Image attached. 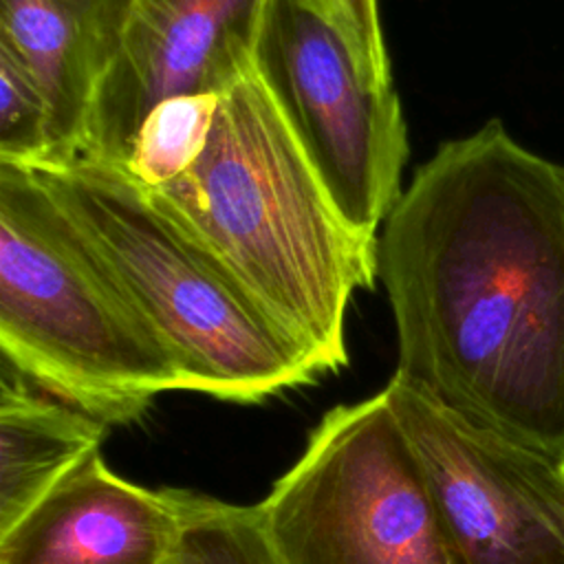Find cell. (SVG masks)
I'll use <instances>...</instances> for the list:
<instances>
[{
    "mask_svg": "<svg viewBox=\"0 0 564 564\" xmlns=\"http://www.w3.org/2000/svg\"><path fill=\"white\" fill-rule=\"evenodd\" d=\"M401 381L564 458V163L500 119L416 167L377 247Z\"/></svg>",
    "mask_w": 564,
    "mask_h": 564,
    "instance_id": "6da1fadb",
    "label": "cell"
},
{
    "mask_svg": "<svg viewBox=\"0 0 564 564\" xmlns=\"http://www.w3.org/2000/svg\"><path fill=\"white\" fill-rule=\"evenodd\" d=\"M150 192L315 377L348 364L346 311L379 278V238L344 220L253 64L220 95L200 156Z\"/></svg>",
    "mask_w": 564,
    "mask_h": 564,
    "instance_id": "7a4b0ae2",
    "label": "cell"
},
{
    "mask_svg": "<svg viewBox=\"0 0 564 564\" xmlns=\"http://www.w3.org/2000/svg\"><path fill=\"white\" fill-rule=\"evenodd\" d=\"M2 361L106 425L183 390L176 361L40 176L0 163Z\"/></svg>",
    "mask_w": 564,
    "mask_h": 564,
    "instance_id": "3957f363",
    "label": "cell"
},
{
    "mask_svg": "<svg viewBox=\"0 0 564 564\" xmlns=\"http://www.w3.org/2000/svg\"><path fill=\"white\" fill-rule=\"evenodd\" d=\"M29 170L167 348L183 390L262 403L317 379L227 269L123 165L75 156Z\"/></svg>",
    "mask_w": 564,
    "mask_h": 564,
    "instance_id": "277c9868",
    "label": "cell"
},
{
    "mask_svg": "<svg viewBox=\"0 0 564 564\" xmlns=\"http://www.w3.org/2000/svg\"><path fill=\"white\" fill-rule=\"evenodd\" d=\"M258 507L284 564H460L386 390L328 410Z\"/></svg>",
    "mask_w": 564,
    "mask_h": 564,
    "instance_id": "5b68a950",
    "label": "cell"
},
{
    "mask_svg": "<svg viewBox=\"0 0 564 564\" xmlns=\"http://www.w3.org/2000/svg\"><path fill=\"white\" fill-rule=\"evenodd\" d=\"M253 66L344 220L377 238L401 196L408 128L326 0H264Z\"/></svg>",
    "mask_w": 564,
    "mask_h": 564,
    "instance_id": "8992f818",
    "label": "cell"
},
{
    "mask_svg": "<svg viewBox=\"0 0 564 564\" xmlns=\"http://www.w3.org/2000/svg\"><path fill=\"white\" fill-rule=\"evenodd\" d=\"M390 405L460 564H564V458L447 410L399 377Z\"/></svg>",
    "mask_w": 564,
    "mask_h": 564,
    "instance_id": "52a82bcc",
    "label": "cell"
},
{
    "mask_svg": "<svg viewBox=\"0 0 564 564\" xmlns=\"http://www.w3.org/2000/svg\"><path fill=\"white\" fill-rule=\"evenodd\" d=\"M262 9L264 0H130L79 156L126 167L161 101L220 97L253 64Z\"/></svg>",
    "mask_w": 564,
    "mask_h": 564,
    "instance_id": "ba28073f",
    "label": "cell"
},
{
    "mask_svg": "<svg viewBox=\"0 0 564 564\" xmlns=\"http://www.w3.org/2000/svg\"><path fill=\"white\" fill-rule=\"evenodd\" d=\"M176 531V489L134 485L97 449L0 533V564H161Z\"/></svg>",
    "mask_w": 564,
    "mask_h": 564,
    "instance_id": "9c48e42d",
    "label": "cell"
},
{
    "mask_svg": "<svg viewBox=\"0 0 564 564\" xmlns=\"http://www.w3.org/2000/svg\"><path fill=\"white\" fill-rule=\"evenodd\" d=\"M128 9L130 0H0V42L24 59L48 104L51 163L82 154L93 101Z\"/></svg>",
    "mask_w": 564,
    "mask_h": 564,
    "instance_id": "30bf717a",
    "label": "cell"
},
{
    "mask_svg": "<svg viewBox=\"0 0 564 564\" xmlns=\"http://www.w3.org/2000/svg\"><path fill=\"white\" fill-rule=\"evenodd\" d=\"M108 425L31 383L2 361L0 533L9 531L77 463L101 447Z\"/></svg>",
    "mask_w": 564,
    "mask_h": 564,
    "instance_id": "8fae6325",
    "label": "cell"
},
{
    "mask_svg": "<svg viewBox=\"0 0 564 564\" xmlns=\"http://www.w3.org/2000/svg\"><path fill=\"white\" fill-rule=\"evenodd\" d=\"M178 531L161 564H284L260 507L176 489Z\"/></svg>",
    "mask_w": 564,
    "mask_h": 564,
    "instance_id": "7c38bea8",
    "label": "cell"
},
{
    "mask_svg": "<svg viewBox=\"0 0 564 564\" xmlns=\"http://www.w3.org/2000/svg\"><path fill=\"white\" fill-rule=\"evenodd\" d=\"M218 95H183L161 101L137 132L126 170L156 189L178 178L203 152Z\"/></svg>",
    "mask_w": 564,
    "mask_h": 564,
    "instance_id": "4fadbf2b",
    "label": "cell"
},
{
    "mask_svg": "<svg viewBox=\"0 0 564 564\" xmlns=\"http://www.w3.org/2000/svg\"><path fill=\"white\" fill-rule=\"evenodd\" d=\"M53 156L44 90L24 59L0 42V163L40 167Z\"/></svg>",
    "mask_w": 564,
    "mask_h": 564,
    "instance_id": "5bb4252c",
    "label": "cell"
},
{
    "mask_svg": "<svg viewBox=\"0 0 564 564\" xmlns=\"http://www.w3.org/2000/svg\"><path fill=\"white\" fill-rule=\"evenodd\" d=\"M333 15L341 24L344 33L357 48L366 68L381 82L392 84L390 57L381 31L379 2L377 0H326Z\"/></svg>",
    "mask_w": 564,
    "mask_h": 564,
    "instance_id": "9a60e30c",
    "label": "cell"
}]
</instances>
